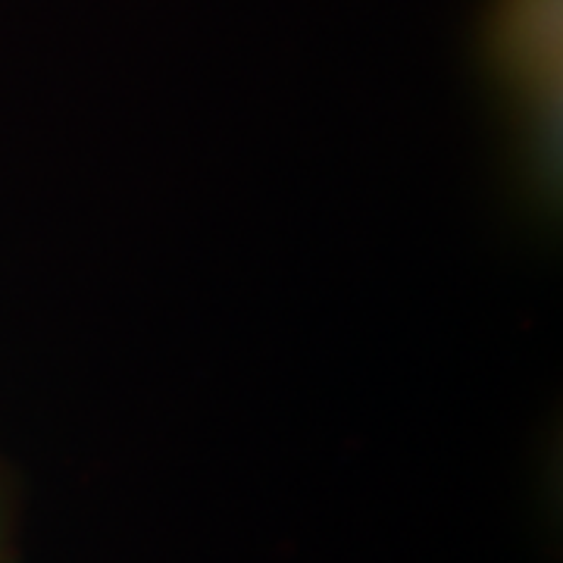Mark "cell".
Wrapping results in <instances>:
<instances>
[{"label": "cell", "instance_id": "1", "mask_svg": "<svg viewBox=\"0 0 563 563\" xmlns=\"http://www.w3.org/2000/svg\"><path fill=\"white\" fill-rule=\"evenodd\" d=\"M501 47L529 79L551 88L561 66V0H504Z\"/></svg>", "mask_w": 563, "mask_h": 563}]
</instances>
